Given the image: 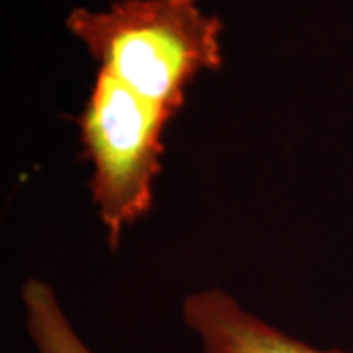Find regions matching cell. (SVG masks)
Masks as SVG:
<instances>
[{"label": "cell", "instance_id": "obj_1", "mask_svg": "<svg viewBox=\"0 0 353 353\" xmlns=\"http://www.w3.org/2000/svg\"><path fill=\"white\" fill-rule=\"evenodd\" d=\"M67 28L99 69L175 114L192 79L222 65V22L196 0H118L102 12L75 8Z\"/></svg>", "mask_w": 353, "mask_h": 353}, {"label": "cell", "instance_id": "obj_2", "mask_svg": "<svg viewBox=\"0 0 353 353\" xmlns=\"http://www.w3.org/2000/svg\"><path fill=\"white\" fill-rule=\"evenodd\" d=\"M173 116L171 108L99 69L79 116V134L92 165L90 194L110 250L120 245L128 226L152 210L165 128Z\"/></svg>", "mask_w": 353, "mask_h": 353}, {"label": "cell", "instance_id": "obj_3", "mask_svg": "<svg viewBox=\"0 0 353 353\" xmlns=\"http://www.w3.org/2000/svg\"><path fill=\"white\" fill-rule=\"evenodd\" d=\"M183 322L202 341L204 353H345L318 350L296 340L263 318L248 312L226 290H199L181 306Z\"/></svg>", "mask_w": 353, "mask_h": 353}, {"label": "cell", "instance_id": "obj_4", "mask_svg": "<svg viewBox=\"0 0 353 353\" xmlns=\"http://www.w3.org/2000/svg\"><path fill=\"white\" fill-rule=\"evenodd\" d=\"M22 304L28 336L38 353H94L65 314L55 290L39 279L22 287Z\"/></svg>", "mask_w": 353, "mask_h": 353}]
</instances>
